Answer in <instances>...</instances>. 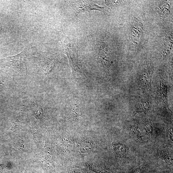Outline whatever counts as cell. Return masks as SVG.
<instances>
[{"mask_svg": "<svg viewBox=\"0 0 173 173\" xmlns=\"http://www.w3.org/2000/svg\"><path fill=\"white\" fill-rule=\"evenodd\" d=\"M114 149L116 154L119 157H124L128 153V149L121 144H117L113 145Z\"/></svg>", "mask_w": 173, "mask_h": 173, "instance_id": "8992f818", "label": "cell"}, {"mask_svg": "<svg viewBox=\"0 0 173 173\" xmlns=\"http://www.w3.org/2000/svg\"><path fill=\"white\" fill-rule=\"evenodd\" d=\"M131 130L132 132L133 133H134L139 139L141 140L142 139V135L139 132L137 126H133L132 127Z\"/></svg>", "mask_w": 173, "mask_h": 173, "instance_id": "ba28073f", "label": "cell"}, {"mask_svg": "<svg viewBox=\"0 0 173 173\" xmlns=\"http://www.w3.org/2000/svg\"><path fill=\"white\" fill-rule=\"evenodd\" d=\"M143 171V167H140L134 171L133 173H142Z\"/></svg>", "mask_w": 173, "mask_h": 173, "instance_id": "30bf717a", "label": "cell"}, {"mask_svg": "<svg viewBox=\"0 0 173 173\" xmlns=\"http://www.w3.org/2000/svg\"><path fill=\"white\" fill-rule=\"evenodd\" d=\"M150 107V104L148 101H140L135 106L134 115L142 113L146 114L149 110Z\"/></svg>", "mask_w": 173, "mask_h": 173, "instance_id": "277c9868", "label": "cell"}, {"mask_svg": "<svg viewBox=\"0 0 173 173\" xmlns=\"http://www.w3.org/2000/svg\"><path fill=\"white\" fill-rule=\"evenodd\" d=\"M26 55L24 51L18 54L4 59L3 62L7 66L20 73L26 72L27 67L26 63Z\"/></svg>", "mask_w": 173, "mask_h": 173, "instance_id": "6da1fadb", "label": "cell"}, {"mask_svg": "<svg viewBox=\"0 0 173 173\" xmlns=\"http://www.w3.org/2000/svg\"><path fill=\"white\" fill-rule=\"evenodd\" d=\"M103 7L95 4L90 1H82L80 2L78 7V13L88 11L92 10L101 11V9Z\"/></svg>", "mask_w": 173, "mask_h": 173, "instance_id": "7a4b0ae2", "label": "cell"}, {"mask_svg": "<svg viewBox=\"0 0 173 173\" xmlns=\"http://www.w3.org/2000/svg\"><path fill=\"white\" fill-rule=\"evenodd\" d=\"M160 83L159 92L160 96L164 103L168 106L167 102V87L166 82L164 79L161 78Z\"/></svg>", "mask_w": 173, "mask_h": 173, "instance_id": "3957f363", "label": "cell"}, {"mask_svg": "<svg viewBox=\"0 0 173 173\" xmlns=\"http://www.w3.org/2000/svg\"><path fill=\"white\" fill-rule=\"evenodd\" d=\"M160 154V157L161 158H163L167 163L172 165V158L171 157L164 153L161 152Z\"/></svg>", "mask_w": 173, "mask_h": 173, "instance_id": "52a82bcc", "label": "cell"}, {"mask_svg": "<svg viewBox=\"0 0 173 173\" xmlns=\"http://www.w3.org/2000/svg\"><path fill=\"white\" fill-rule=\"evenodd\" d=\"M150 71H147L144 74L141 78V83L143 89H147L151 87L152 74Z\"/></svg>", "mask_w": 173, "mask_h": 173, "instance_id": "5b68a950", "label": "cell"}, {"mask_svg": "<svg viewBox=\"0 0 173 173\" xmlns=\"http://www.w3.org/2000/svg\"><path fill=\"white\" fill-rule=\"evenodd\" d=\"M145 128L146 131L149 135H152L153 131V128L151 124L149 123L146 124Z\"/></svg>", "mask_w": 173, "mask_h": 173, "instance_id": "9c48e42d", "label": "cell"}]
</instances>
